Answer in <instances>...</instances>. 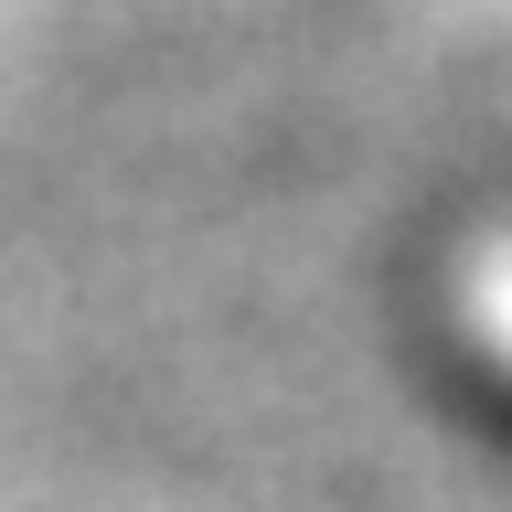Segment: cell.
I'll return each instance as SVG.
<instances>
[{
    "instance_id": "obj_1",
    "label": "cell",
    "mask_w": 512,
    "mask_h": 512,
    "mask_svg": "<svg viewBox=\"0 0 512 512\" xmlns=\"http://www.w3.org/2000/svg\"><path fill=\"white\" fill-rule=\"evenodd\" d=\"M480 310H491V331L512 342V267H491V278H480Z\"/></svg>"
}]
</instances>
